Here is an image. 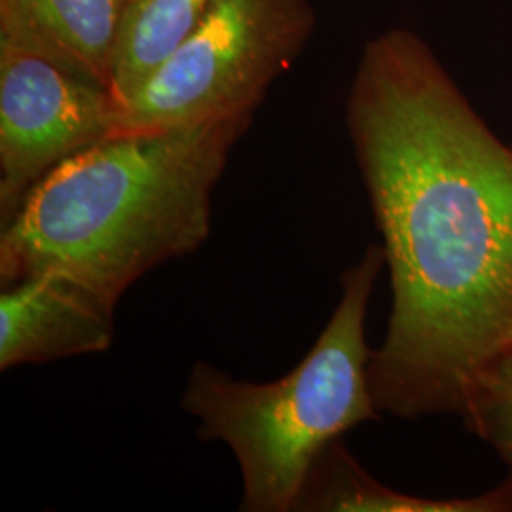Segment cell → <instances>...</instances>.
<instances>
[{
	"label": "cell",
	"instance_id": "obj_1",
	"mask_svg": "<svg viewBox=\"0 0 512 512\" xmlns=\"http://www.w3.org/2000/svg\"><path fill=\"white\" fill-rule=\"evenodd\" d=\"M348 129L393 293L372 399L401 418L461 412L512 349V148L408 29L366 44Z\"/></svg>",
	"mask_w": 512,
	"mask_h": 512
},
{
	"label": "cell",
	"instance_id": "obj_2",
	"mask_svg": "<svg viewBox=\"0 0 512 512\" xmlns=\"http://www.w3.org/2000/svg\"><path fill=\"white\" fill-rule=\"evenodd\" d=\"M253 116L118 131L42 177L2 228L0 283L65 274L118 304L211 232V196Z\"/></svg>",
	"mask_w": 512,
	"mask_h": 512
},
{
	"label": "cell",
	"instance_id": "obj_3",
	"mask_svg": "<svg viewBox=\"0 0 512 512\" xmlns=\"http://www.w3.org/2000/svg\"><path fill=\"white\" fill-rule=\"evenodd\" d=\"M384 262V247L372 245L342 275V298L327 327L287 376L255 384L203 361L190 368L181 406L198 420L200 440H220L234 452L241 511H294L321 452L376 418L365 319Z\"/></svg>",
	"mask_w": 512,
	"mask_h": 512
},
{
	"label": "cell",
	"instance_id": "obj_4",
	"mask_svg": "<svg viewBox=\"0 0 512 512\" xmlns=\"http://www.w3.org/2000/svg\"><path fill=\"white\" fill-rule=\"evenodd\" d=\"M313 29L311 0H213L183 44L118 105L116 133L253 116Z\"/></svg>",
	"mask_w": 512,
	"mask_h": 512
},
{
	"label": "cell",
	"instance_id": "obj_5",
	"mask_svg": "<svg viewBox=\"0 0 512 512\" xmlns=\"http://www.w3.org/2000/svg\"><path fill=\"white\" fill-rule=\"evenodd\" d=\"M112 93L0 42V224L54 167L116 133Z\"/></svg>",
	"mask_w": 512,
	"mask_h": 512
},
{
	"label": "cell",
	"instance_id": "obj_6",
	"mask_svg": "<svg viewBox=\"0 0 512 512\" xmlns=\"http://www.w3.org/2000/svg\"><path fill=\"white\" fill-rule=\"evenodd\" d=\"M116 304L65 274L33 275L0 294V370L103 353Z\"/></svg>",
	"mask_w": 512,
	"mask_h": 512
},
{
	"label": "cell",
	"instance_id": "obj_7",
	"mask_svg": "<svg viewBox=\"0 0 512 512\" xmlns=\"http://www.w3.org/2000/svg\"><path fill=\"white\" fill-rule=\"evenodd\" d=\"M131 0H0V42L42 55L110 92Z\"/></svg>",
	"mask_w": 512,
	"mask_h": 512
},
{
	"label": "cell",
	"instance_id": "obj_8",
	"mask_svg": "<svg viewBox=\"0 0 512 512\" xmlns=\"http://www.w3.org/2000/svg\"><path fill=\"white\" fill-rule=\"evenodd\" d=\"M512 509L511 490L475 499H423L385 488L366 475L338 440L311 465L294 511L329 512H495Z\"/></svg>",
	"mask_w": 512,
	"mask_h": 512
},
{
	"label": "cell",
	"instance_id": "obj_9",
	"mask_svg": "<svg viewBox=\"0 0 512 512\" xmlns=\"http://www.w3.org/2000/svg\"><path fill=\"white\" fill-rule=\"evenodd\" d=\"M213 0H131L120 25L110 93L116 107L137 92L184 38Z\"/></svg>",
	"mask_w": 512,
	"mask_h": 512
},
{
	"label": "cell",
	"instance_id": "obj_10",
	"mask_svg": "<svg viewBox=\"0 0 512 512\" xmlns=\"http://www.w3.org/2000/svg\"><path fill=\"white\" fill-rule=\"evenodd\" d=\"M459 414L512 465V349L476 378Z\"/></svg>",
	"mask_w": 512,
	"mask_h": 512
}]
</instances>
